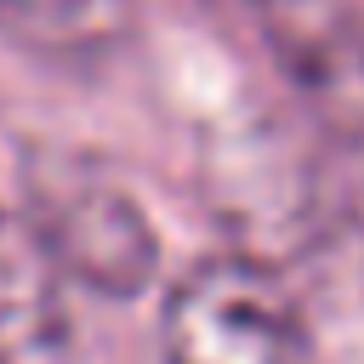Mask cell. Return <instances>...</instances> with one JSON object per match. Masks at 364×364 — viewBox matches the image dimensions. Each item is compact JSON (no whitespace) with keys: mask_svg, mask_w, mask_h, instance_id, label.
<instances>
[{"mask_svg":"<svg viewBox=\"0 0 364 364\" xmlns=\"http://www.w3.org/2000/svg\"><path fill=\"white\" fill-rule=\"evenodd\" d=\"M165 364H313V336L279 273L210 256L165 301Z\"/></svg>","mask_w":364,"mask_h":364,"instance_id":"cell-1","label":"cell"},{"mask_svg":"<svg viewBox=\"0 0 364 364\" xmlns=\"http://www.w3.org/2000/svg\"><path fill=\"white\" fill-rule=\"evenodd\" d=\"M28 233L46 250L51 267L74 273L91 290L108 296H136L154 279L159 245L148 216L131 205L119 182L91 171L85 159L51 154L28 159Z\"/></svg>","mask_w":364,"mask_h":364,"instance_id":"cell-2","label":"cell"},{"mask_svg":"<svg viewBox=\"0 0 364 364\" xmlns=\"http://www.w3.org/2000/svg\"><path fill=\"white\" fill-rule=\"evenodd\" d=\"M250 17L296 97L364 142V11L353 0H250Z\"/></svg>","mask_w":364,"mask_h":364,"instance_id":"cell-3","label":"cell"},{"mask_svg":"<svg viewBox=\"0 0 364 364\" xmlns=\"http://www.w3.org/2000/svg\"><path fill=\"white\" fill-rule=\"evenodd\" d=\"M136 0H0V28L34 51H108L131 28Z\"/></svg>","mask_w":364,"mask_h":364,"instance_id":"cell-4","label":"cell"}]
</instances>
